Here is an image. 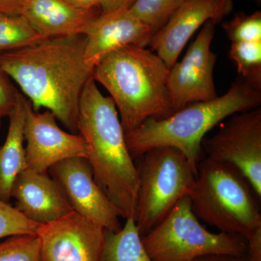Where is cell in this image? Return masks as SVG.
Masks as SVG:
<instances>
[{"label":"cell","mask_w":261,"mask_h":261,"mask_svg":"<svg viewBox=\"0 0 261 261\" xmlns=\"http://www.w3.org/2000/svg\"><path fill=\"white\" fill-rule=\"evenodd\" d=\"M84 36L49 38L0 54V66L18 86L35 111H51L73 133L79 108L93 69L84 61Z\"/></svg>","instance_id":"1"},{"label":"cell","mask_w":261,"mask_h":261,"mask_svg":"<svg viewBox=\"0 0 261 261\" xmlns=\"http://www.w3.org/2000/svg\"><path fill=\"white\" fill-rule=\"evenodd\" d=\"M77 128L87 146V160L96 181L122 218L135 219L138 168L127 147L116 105L100 92L92 77L81 97Z\"/></svg>","instance_id":"2"},{"label":"cell","mask_w":261,"mask_h":261,"mask_svg":"<svg viewBox=\"0 0 261 261\" xmlns=\"http://www.w3.org/2000/svg\"><path fill=\"white\" fill-rule=\"evenodd\" d=\"M260 104L261 89L240 78L224 95L187 105L166 118H149L126 132L127 147L133 159L157 147H173L183 154L197 174L206 134L228 117Z\"/></svg>","instance_id":"3"},{"label":"cell","mask_w":261,"mask_h":261,"mask_svg":"<svg viewBox=\"0 0 261 261\" xmlns=\"http://www.w3.org/2000/svg\"><path fill=\"white\" fill-rule=\"evenodd\" d=\"M168 71L153 51L130 45L105 56L94 66L92 78L111 94L126 133L149 118L173 114Z\"/></svg>","instance_id":"4"},{"label":"cell","mask_w":261,"mask_h":261,"mask_svg":"<svg viewBox=\"0 0 261 261\" xmlns=\"http://www.w3.org/2000/svg\"><path fill=\"white\" fill-rule=\"evenodd\" d=\"M194 214L221 232L248 238L261 227L259 199L251 185L233 166L205 159L199 163L191 193Z\"/></svg>","instance_id":"5"},{"label":"cell","mask_w":261,"mask_h":261,"mask_svg":"<svg viewBox=\"0 0 261 261\" xmlns=\"http://www.w3.org/2000/svg\"><path fill=\"white\" fill-rule=\"evenodd\" d=\"M142 240L154 261H192L209 255L242 257L247 249L242 235L206 229L194 214L189 196L178 201Z\"/></svg>","instance_id":"6"},{"label":"cell","mask_w":261,"mask_h":261,"mask_svg":"<svg viewBox=\"0 0 261 261\" xmlns=\"http://www.w3.org/2000/svg\"><path fill=\"white\" fill-rule=\"evenodd\" d=\"M135 222L142 236L148 233L190 196L196 174L186 158L170 147L150 149L142 156Z\"/></svg>","instance_id":"7"},{"label":"cell","mask_w":261,"mask_h":261,"mask_svg":"<svg viewBox=\"0 0 261 261\" xmlns=\"http://www.w3.org/2000/svg\"><path fill=\"white\" fill-rule=\"evenodd\" d=\"M207 159L226 163L246 178L261 197V109L235 113L219 130L202 140Z\"/></svg>","instance_id":"8"},{"label":"cell","mask_w":261,"mask_h":261,"mask_svg":"<svg viewBox=\"0 0 261 261\" xmlns=\"http://www.w3.org/2000/svg\"><path fill=\"white\" fill-rule=\"evenodd\" d=\"M216 23L206 22L181 61L168 71V89L173 112L187 105L205 102L218 96L214 70L217 56L211 49Z\"/></svg>","instance_id":"9"},{"label":"cell","mask_w":261,"mask_h":261,"mask_svg":"<svg viewBox=\"0 0 261 261\" xmlns=\"http://www.w3.org/2000/svg\"><path fill=\"white\" fill-rule=\"evenodd\" d=\"M48 173L61 187L74 212L106 231L116 232L121 229V213L96 181L88 160H64L51 166Z\"/></svg>","instance_id":"10"},{"label":"cell","mask_w":261,"mask_h":261,"mask_svg":"<svg viewBox=\"0 0 261 261\" xmlns=\"http://www.w3.org/2000/svg\"><path fill=\"white\" fill-rule=\"evenodd\" d=\"M39 261H102L105 229L73 211L42 224Z\"/></svg>","instance_id":"11"},{"label":"cell","mask_w":261,"mask_h":261,"mask_svg":"<svg viewBox=\"0 0 261 261\" xmlns=\"http://www.w3.org/2000/svg\"><path fill=\"white\" fill-rule=\"evenodd\" d=\"M51 111H35L27 99L24 140L27 168L48 172L56 163L73 158L87 159L88 149L80 135L70 134L58 126Z\"/></svg>","instance_id":"12"},{"label":"cell","mask_w":261,"mask_h":261,"mask_svg":"<svg viewBox=\"0 0 261 261\" xmlns=\"http://www.w3.org/2000/svg\"><path fill=\"white\" fill-rule=\"evenodd\" d=\"M232 9L231 0H187L152 36L148 46L170 69L200 27L209 20L219 23Z\"/></svg>","instance_id":"13"},{"label":"cell","mask_w":261,"mask_h":261,"mask_svg":"<svg viewBox=\"0 0 261 261\" xmlns=\"http://www.w3.org/2000/svg\"><path fill=\"white\" fill-rule=\"evenodd\" d=\"M84 61L90 68L111 51L134 45L146 47L153 35L150 28L128 9L101 13L86 27Z\"/></svg>","instance_id":"14"},{"label":"cell","mask_w":261,"mask_h":261,"mask_svg":"<svg viewBox=\"0 0 261 261\" xmlns=\"http://www.w3.org/2000/svg\"><path fill=\"white\" fill-rule=\"evenodd\" d=\"M15 208L27 219L48 224L73 212L61 187L48 172L27 168L15 178L11 190Z\"/></svg>","instance_id":"15"},{"label":"cell","mask_w":261,"mask_h":261,"mask_svg":"<svg viewBox=\"0 0 261 261\" xmlns=\"http://www.w3.org/2000/svg\"><path fill=\"white\" fill-rule=\"evenodd\" d=\"M20 15L49 39L83 35L86 27L99 15L95 8L80 9L64 0H27Z\"/></svg>","instance_id":"16"},{"label":"cell","mask_w":261,"mask_h":261,"mask_svg":"<svg viewBox=\"0 0 261 261\" xmlns=\"http://www.w3.org/2000/svg\"><path fill=\"white\" fill-rule=\"evenodd\" d=\"M27 99L21 93L10 120L8 135L0 146V200L9 202L11 190L17 176L27 168L24 145V123Z\"/></svg>","instance_id":"17"},{"label":"cell","mask_w":261,"mask_h":261,"mask_svg":"<svg viewBox=\"0 0 261 261\" xmlns=\"http://www.w3.org/2000/svg\"><path fill=\"white\" fill-rule=\"evenodd\" d=\"M102 261H154L149 256L133 218L116 232L105 230Z\"/></svg>","instance_id":"18"},{"label":"cell","mask_w":261,"mask_h":261,"mask_svg":"<svg viewBox=\"0 0 261 261\" xmlns=\"http://www.w3.org/2000/svg\"><path fill=\"white\" fill-rule=\"evenodd\" d=\"M45 39L21 15L0 13V54L31 47Z\"/></svg>","instance_id":"19"},{"label":"cell","mask_w":261,"mask_h":261,"mask_svg":"<svg viewBox=\"0 0 261 261\" xmlns=\"http://www.w3.org/2000/svg\"><path fill=\"white\" fill-rule=\"evenodd\" d=\"M228 56L240 78L261 89V42H231Z\"/></svg>","instance_id":"20"},{"label":"cell","mask_w":261,"mask_h":261,"mask_svg":"<svg viewBox=\"0 0 261 261\" xmlns=\"http://www.w3.org/2000/svg\"><path fill=\"white\" fill-rule=\"evenodd\" d=\"M187 0H135L128 10L147 24L152 32L160 30Z\"/></svg>","instance_id":"21"},{"label":"cell","mask_w":261,"mask_h":261,"mask_svg":"<svg viewBox=\"0 0 261 261\" xmlns=\"http://www.w3.org/2000/svg\"><path fill=\"white\" fill-rule=\"evenodd\" d=\"M0 261H39L37 234L10 237L0 243Z\"/></svg>","instance_id":"22"},{"label":"cell","mask_w":261,"mask_h":261,"mask_svg":"<svg viewBox=\"0 0 261 261\" xmlns=\"http://www.w3.org/2000/svg\"><path fill=\"white\" fill-rule=\"evenodd\" d=\"M41 225L25 218L9 202L0 200V239L37 234Z\"/></svg>","instance_id":"23"},{"label":"cell","mask_w":261,"mask_h":261,"mask_svg":"<svg viewBox=\"0 0 261 261\" xmlns=\"http://www.w3.org/2000/svg\"><path fill=\"white\" fill-rule=\"evenodd\" d=\"M223 28L231 42H261V13L237 15L223 23Z\"/></svg>","instance_id":"24"},{"label":"cell","mask_w":261,"mask_h":261,"mask_svg":"<svg viewBox=\"0 0 261 261\" xmlns=\"http://www.w3.org/2000/svg\"><path fill=\"white\" fill-rule=\"evenodd\" d=\"M20 94L13 81L0 66V119L10 116Z\"/></svg>","instance_id":"25"},{"label":"cell","mask_w":261,"mask_h":261,"mask_svg":"<svg viewBox=\"0 0 261 261\" xmlns=\"http://www.w3.org/2000/svg\"><path fill=\"white\" fill-rule=\"evenodd\" d=\"M245 260L261 261V227L257 228L247 238Z\"/></svg>","instance_id":"26"},{"label":"cell","mask_w":261,"mask_h":261,"mask_svg":"<svg viewBox=\"0 0 261 261\" xmlns=\"http://www.w3.org/2000/svg\"><path fill=\"white\" fill-rule=\"evenodd\" d=\"M27 0H0V13L20 15Z\"/></svg>","instance_id":"27"},{"label":"cell","mask_w":261,"mask_h":261,"mask_svg":"<svg viewBox=\"0 0 261 261\" xmlns=\"http://www.w3.org/2000/svg\"><path fill=\"white\" fill-rule=\"evenodd\" d=\"M135 0H105L101 8L102 13H111L117 10H126L135 3Z\"/></svg>","instance_id":"28"},{"label":"cell","mask_w":261,"mask_h":261,"mask_svg":"<svg viewBox=\"0 0 261 261\" xmlns=\"http://www.w3.org/2000/svg\"><path fill=\"white\" fill-rule=\"evenodd\" d=\"M68 4L80 9H94L102 6L105 0H64Z\"/></svg>","instance_id":"29"},{"label":"cell","mask_w":261,"mask_h":261,"mask_svg":"<svg viewBox=\"0 0 261 261\" xmlns=\"http://www.w3.org/2000/svg\"><path fill=\"white\" fill-rule=\"evenodd\" d=\"M192 261H246L245 256H233L227 255H209L197 257Z\"/></svg>","instance_id":"30"},{"label":"cell","mask_w":261,"mask_h":261,"mask_svg":"<svg viewBox=\"0 0 261 261\" xmlns=\"http://www.w3.org/2000/svg\"><path fill=\"white\" fill-rule=\"evenodd\" d=\"M2 124V119H0V127H1Z\"/></svg>","instance_id":"31"},{"label":"cell","mask_w":261,"mask_h":261,"mask_svg":"<svg viewBox=\"0 0 261 261\" xmlns=\"http://www.w3.org/2000/svg\"><path fill=\"white\" fill-rule=\"evenodd\" d=\"M256 1L258 2V1H260V0H256Z\"/></svg>","instance_id":"32"}]
</instances>
